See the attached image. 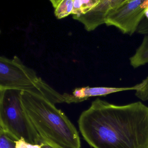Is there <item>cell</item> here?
Segmentation results:
<instances>
[{
	"instance_id": "6da1fadb",
	"label": "cell",
	"mask_w": 148,
	"mask_h": 148,
	"mask_svg": "<svg viewBox=\"0 0 148 148\" xmlns=\"http://www.w3.org/2000/svg\"><path fill=\"white\" fill-rule=\"evenodd\" d=\"M78 124L92 148H148V107L141 102L118 106L97 99Z\"/></svg>"
},
{
	"instance_id": "7a4b0ae2",
	"label": "cell",
	"mask_w": 148,
	"mask_h": 148,
	"mask_svg": "<svg viewBox=\"0 0 148 148\" xmlns=\"http://www.w3.org/2000/svg\"><path fill=\"white\" fill-rule=\"evenodd\" d=\"M22 107L43 140L66 148H81L75 125L55 104L40 94L21 91Z\"/></svg>"
},
{
	"instance_id": "3957f363",
	"label": "cell",
	"mask_w": 148,
	"mask_h": 148,
	"mask_svg": "<svg viewBox=\"0 0 148 148\" xmlns=\"http://www.w3.org/2000/svg\"><path fill=\"white\" fill-rule=\"evenodd\" d=\"M0 90H15L40 94L53 103L64 102L63 94L55 90L25 65L19 58L0 57Z\"/></svg>"
},
{
	"instance_id": "277c9868",
	"label": "cell",
	"mask_w": 148,
	"mask_h": 148,
	"mask_svg": "<svg viewBox=\"0 0 148 148\" xmlns=\"http://www.w3.org/2000/svg\"><path fill=\"white\" fill-rule=\"evenodd\" d=\"M21 92L0 90V129L17 140L23 139L32 144L40 145L43 139L22 107Z\"/></svg>"
},
{
	"instance_id": "5b68a950",
	"label": "cell",
	"mask_w": 148,
	"mask_h": 148,
	"mask_svg": "<svg viewBox=\"0 0 148 148\" xmlns=\"http://www.w3.org/2000/svg\"><path fill=\"white\" fill-rule=\"evenodd\" d=\"M148 8V0H124L122 4L111 11L105 24L107 26L115 27L122 33L131 36L137 31Z\"/></svg>"
},
{
	"instance_id": "8992f818",
	"label": "cell",
	"mask_w": 148,
	"mask_h": 148,
	"mask_svg": "<svg viewBox=\"0 0 148 148\" xmlns=\"http://www.w3.org/2000/svg\"><path fill=\"white\" fill-rule=\"evenodd\" d=\"M124 0H99L88 12L73 18L82 23L87 32H92L105 24L106 18L112 9L122 4Z\"/></svg>"
},
{
	"instance_id": "52a82bcc",
	"label": "cell",
	"mask_w": 148,
	"mask_h": 148,
	"mask_svg": "<svg viewBox=\"0 0 148 148\" xmlns=\"http://www.w3.org/2000/svg\"><path fill=\"white\" fill-rule=\"evenodd\" d=\"M138 84L130 87H93L89 86L76 88L71 94L64 93L63 94L64 103L71 104L78 103L87 100L92 97L106 96L109 94L127 90H137Z\"/></svg>"
},
{
	"instance_id": "ba28073f",
	"label": "cell",
	"mask_w": 148,
	"mask_h": 148,
	"mask_svg": "<svg viewBox=\"0 0 148 148\" xmlns=\"http://www.w3.org/2000/svg\"><path fill=\"white\" fill-rule=\"evenodd\" d=\"M40 145H33L23 139L17 140L0 129V148H40Z\"/></svg>"
},
{
	"instance_id": "9c48e42d",
	"label": "cell",
	"mask_w": 148,
	"mask_h": 148,
	"mask_svg": "<svg viewBox=\"0 0 148 148\" xmlns=\"http://www.w3.org/2000/svg\"><path fill=\"white\" fill-rule=\"evenodd\" d=\"M130 64L134 68H138L148 63V34L143 39L135 54L130 59Z\"/></svg>"
},
{
	"instance_id": "30bf717a",
	"label": "cell",
	"mask_w": 148,
	"mask_h": 148,
	"mask_svg": "<svg viewBox=\"0 0 148 148\" xmlns=\"http://www.w3.org/2000/svg\"><path fill=\"white\" fill-rule=\"evenodd\" d=\"M54 9V14L58 19L66 18L72 14L73 8V0H51Z\"/></svg>"
},
{
	"instance_id": "8fae6325",
	"label": "cell",
	"mask_w": 148,
	"mask_h": 148,
	"mask_svg": "<svg viewBox=\"0 0 148 148\" xmlns=\"http://www.w3.org/2000/svg\"><path fill=\"white\" fill-rule=\"evenodd\" d=\"M99 0H73V16H78L88 12L99 2Z\"/></svg>"
},
{
	"instance_id": "7c38bea8",
	"label": "cell",
	"mask_w": 148,
	"mask_h": 148,
	"mask_svg": "<svg viewBox=\"0 0 148 148\" xmlns=\"http://www.w3.org/2000/svg\"><path fill=\"white\" fill-rule=\"evenodd\" d=\"M138 84V89L136 91V96L143 101L148 100V77Z\"/></svg>"
},
{
	"instance_id": "4fadbf2b",
	"label": "cell",
	"mask_w": 148,
	"mask_h": 148,
	"mask_svg": "<svg viewBox=\"0 0 148 148\" xmlns=\"http://www.w3.org/2000/svg\"><path fill=\"white\" fill-rule=\"evenodd\" d=\"M137 32L139 34L145 35L148 34V19L144 18L138 28Z\"/></svg>"
},
{
	"instance_id": "5bb4252c",
	"label": "cell",
	"mask_w": 148,
	"mask_h": 148,
	"mask_svg": "<svg viewBox=\"0 0 148 148\" xmlns=\"http://www.w3.org/2000/svg\"><path fill=\"white\" fill-rule=\"evenodd\" d=\"M66 148L60 145H57L55 144L49 143L43 140L41 143V148Z\"/></svg>"
},
{
	"instance_id": "9a60e30c",
	"label": "cell",
	"mask_w": 148,
	"mask_h": 148,
	"mask_svg": "<svg viewBox=\"0 0 148 148\" xmlns=\"http://www.w3.org/2000/svg\"><path fill=\"white\" fill-rule=\"evenodd\" d=\"M145 18H146V19H148V8H147V10H146V12H145Z\"/></svg>"
}]
</instances>
